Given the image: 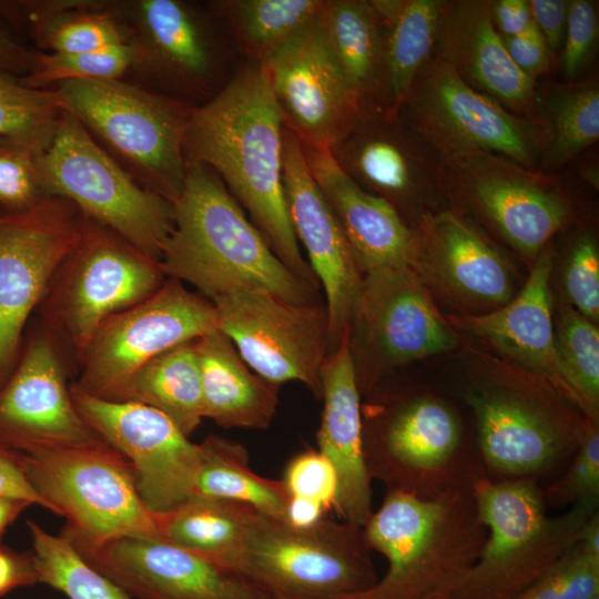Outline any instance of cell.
Here are the masks:
<instances>
[{
    "mask_svg": "<svg viewBox=\"0 0 599 599\" xmlns=\"http://www.w3.org/2000/svg\"><path fill=\"white\" fill-rule=\"evenodd\" d=\"M284 122L263 63H247L209 101L194 108L185 138L187 163L210 167L274 254L315 288L302 256L283 189Z\"/></svg>",
    "mask_w": 599,
    "mask_h": 599,
    "instance_id": "1",
    "label": "cell"
},
{
    "mask_svg": "<svg viewBox=\"0 0 599 599\" xmlns=\"http://www.w3.org/2000/svg\"><path fill=\"white\" fill-rule=\"evenodd\" d=\"M159 265L166 278L191 284L211 302L262 292L295 304L317 303L318 290L282 263L221 179L202 164L187 163Z\"/></svg>",
    "mask_w": 599,
    "mask_h": 599,
    "instance_id": "2",
    "label": "cell"
},
{
    "mask_svg": "<svg viewBox=\"0 0 599 599\" xmlns=\"http://www.w3.org/2000/svg\"><path fill=\"white\" fill-rule=\"evenodd\" d=\"M385 575L363 591L337 599H433L449 596L478 558L487 530L471 489L424 499L388 490L363 527Z\"/></svg>",
    "mask_w": 599,
    "mask_h": 599,
    "instance_id": "3",
    "label": "cell"
},
{
    "mask_svg": "<svg viewBox=\"0 0 599 599\" xmlns=\"http://www.w3.org/2000/svg\"><path fill=\"white\" fill-rule=\"evenodd\" d=\"M486 541L449 599H516L580 538L598 501H582L560 516H549L532 478L494 480L487 475L471 486Z\"/></svg>",
    "mask_w": 599,
    "mask_h": 599,
    "instance_id": "4",
    "label": "cell"
},
{
    "mask_svg": "<svg viewBox=\"0 0 599 599\" xmlns=\"http://www.w3.org/2000/svg\"><path fill=\"white\" fill-rule=\"evenodd\" d=\"M63 111L99 138L143 186L171 203L185 176L184 138L195 105L145 85L74 80L51 88Z\"/></svg>",
    "mask_w": 599,
    "mask_h": 599,
    "instance_id": "5",
    "label": "cell"
},
{
    "mask_svg": "<svg viewBox=\"0 0 599 599\" xmlns=\"http://www.w3.org/2000/svg\"><path fill=\"white\" fill-rule=\"evenodd\" d=\"M47 509L64 517L61 536L85 555L126 536L159 537L129 460L105 440L22 454Z\"/></svg>",
    "mask_w": 599,
    "mask_h": 599,
    "instance_id": "6",
    "label": "cell"
},
{
    "mask_svg": "<svg viewBox=\"0 0 599 599\" xmlns=\"http://www.w3.org/2000/svg\"><path fill=\"white\" fill-rule=\"evenodd\" d=\"M165 280L158 261L85 216L82 235L51 277L34 319L79 366L100 325L153 295Z\"/></svg>",
    "mask_w": 599,
    "mask_h": 599,
    "instance_id": "7",
    "label": "cell"
},
{
    "mask_svg": "<svg viewBox=\"0 0 599 599\" xmlns=\"http://www.w3.org/2000/svg\"><path fill=\"white\" fill-rule=\"evenodd\" d=\"M41 195L72 202L160 261L173 226V203L143 186L72 114L62 111L48 148L35 159Z\"/></svg>",
    "mask_w": 599,
    "mask_h": 599,
    "instance_id": "8",
    "label": "cell"
},
{
    "mask_svg": "<svg viewBox=\"0 0 599 599\" xmlns=\"http://www.w3.org/2000/svg\"><path fill=\"white\" fill-rule=\"evenodd\" d=\"M363 527L323 518L296 528L253 510L242 575L271 599H337L376 581Z\"/></svg>",
    "mask_w": 599,
    "mask_h": 599,
    "instance_id": "9",
    "label": "cell"
},
{
    "mask_svg": "<svg viewBox=\"0 0 599 599\" xmlns=\"http://www.w3.org/2000/svg\"><path fill=\"white\" fill-rule=\"evenodd\" d=\"M363 454L370 479L424 499L471 489L486 475L481 457L465 447L458 415L434 395L413 397L363 427Z\"/></svg>",
    "mask_w": 599,
    "mask_h": 599,
    "instance_id": "10",
    "label": "cell"
},
{
    "mask_svg": "<svg viewBox=\"0 0 599 599\" xmlns=\"http://www.w3.org/2000/svg\"><path fill=\"white\" fill-rule=\"evenodd\" d=\"M134 52L130 72L195 106L227 82L232 47L209 12L183 0L114 1Z\"/></svg>",
    "mask_w": 599,
    "mask_h": 599,
    "instance_id": "11",
    "label": "cell"
},
{
    "mask_svg": "<svg viewBox=\"0 0 599 599\" xmlns=\"http://www.w3.org/2000/svg\"><path fill=\"white\" fill-rule=\"evenodd\" d=\"M215 328L214 304L166 278L153 295L100 325L72 385L93 397L123 400L132 378L148 363Z\"/></svg>",
    "mask_w": 599,
    "mask_h": 599,
    "instance_id": "12",
    "label": "cell"
},
{
    "mask_svg": "<svg viewBox=\"0 0 599 599\" xmlns=\"http://www.w3.org/2000/svg\"><path fill=\"white\" fill-rule=\"evenodd\" d=\"M479 384L467 394L484 466L508 478L545 474L577 451L587 419L552 387ZM564 398V397H562Z\"/></svg>",
    "mask_w": 599,
    "mask_h": 599,
    "instance_id": "13",
    "label": "cell"
},
{
    "mask_svg": "<svg viewBox=\"0 0 599 599\" xmlns=\"http://www.w3.org/2000/svg\"><path fill=\"white\" fill-rule=\"evenodd\" d=\"M84 219L72 202L54 195L22 209L0 206V388L51 277L82 235Z\"/></svg>",
    "mask_w": 599,
    "mask_h": 599,
    "instance_id": "14",
    "label": "cell"
},
{
    "mask_svg": "<svg viewBox=\"0 0 599 599\" xmlns=\"http://www.w3.org/2000/svg\"><path fill=\"white\" fill-rule=\"evenodd\" d=\"M399 113L416 136L440 154L481 151L528 170L535 165L532 128L471 88L440 57L420 69Z\"/></svg>",
    "mask_w": 599,
    "mask_h": 599,
    "instance_id": "15",
    "label": "cell"
},
{
    "mask_svg": "<svg viewBox=\"0 0 599 599\" xmlns=\"http://www.w3.org/2000/svg\"><path fill=\"white\" fill-rule=\"evenodd\" d=\"M212 303L217 328L253 372L277 385L301 382L321 398L322 368L329 354L325 306L262 292L233 293Z\"/></svg>",
    "mask_w": 599,
    "mask_h": 599,
    "instance_id": "16",
    "label": "cell"
},
{
    "mask_svg": "<svg viewBox=\"0 0 599 599\" xmlns=\"http://www.w3.org/2000/svg\"><path fill=\"white\" fill-rule=\"evenodd\" d=\"M70 356L35 319L0 388V441L22 454L103 439L77 410L68 385Z\"/></svg>",
    "mask_w": 599,
    "mask_h": 599,
    "instance_id": "17",
    "label": "cell"
},
{
    "mask_svg": "<svg viewBox=\"0 0 599 599\" xmlns=\"http://www.w3.org/2000/svg\"><path fill=\"white\" fill-rule=\"evenodd\" d=\"M441 155V180L522 255L536 258L568 222V202L537 173L494 153Z\"/></svg>",
    "mask_w": 599,
    "mask_h": 599,
    "instance_id": "18",
    "label": "cell"
},
{
    "mask_svg": "<svg viewBox=\"0 0 599 599\" xmlns=\"http://www.w3.org/2000/svg\"><path fill=\"white\" fill-rule=\"evenodd\" d=\"M70 392L85 423L129 460L152 512H165L191 498L200 445L169 417L139 402L93 397L73 385Z\"/></svg>",
    "mask_w": 599,
    "mask_h": 599,
    "instance_id": "19",
    "label": "cell"
},
{
    "mask_svg": "<svg viewBox=\"0 0 599 599\" xmlns=\"http://www.w3.org/2000/svg\"><path fill=\"white\" fill-rule=\"evenodd\" d=\"M284 125L300 143L331 150L359 113L317 19L264 63Z\"/></svg>",
    "mask_w": 599,
    "mask_h": 599,
    "instance_id": "20",
    "label": "cell"
},
{
    "mask_svg": "<svg viewBox=\"0 0 599 599\" xmlns=\"http://www.w3.org/2000/svg\"><path fill=\"white\" fill-rule=\"evenodd\" d=\"M283 189L296 240L325 292L331 354L351 328L363 274L335 211L306 165L300 141L285 125Z\"/></svg>",
    "mask_w": 599,
    "mask_h": 599,
    "instance_id": "21",
    "label": "cell"
},
{
    "mask_svg": "<svg viewBox=\"0 0 599 599\" xmlns=\"http://www.w3.org/2000/svg\"><path fill=\"white\" fill-rule=\"evenodd\" d=\"M82 557L136 599H271L242 575L159 537L126 536Z\"/></svg>",
    "mask_w": 599,
    "mask_h": 599,
    "instance_id": "22",
    "label": "cell"
},
{
    "mask_svg": "<svg viewBox=\"0 0 599 599\" xmlns=\"http://www.w3.org/2000/svg\"><path fill=\"white\" fill-rule=\"evenodd\" d=\"M349 335L383 366L444 353L456 345V336L435 307L423 277L410 266L363 275Z\"/></svg>",
    "mask_w": 599,
    "mask_h": 599,
    "instance_id": "23",
    "label": "cell"
},
{
    "mask_svg": "<svg viewBox=\"0 0 599 599\" xmlns=\"http://www.w3.org/2000/svg\"><path fill=\"white\" fill-rule=\"evenodd\" d=\"M416 270L451 300L487 313L514 297L510 266L468 221L451 211L422 219ZM480 313V314H483Z\"/></svg>",
    "mask_w": 599,
    "mask_h": 599,
    "instance_id": "24",
    "label": "cell"
},
{
    "mask_svg": "<svg viewBox=\"0 0 599 599\" xmlns=\"http://www.w3.org/2000/svg\"><path fill=\"white\" fill-rule=\"evenodd\" d=\"M324 405L317 430L318 451L333 465L337 478L334 504L343 521L364 527L372 511L370 477L363 454V419L349 331L328 354L322 368Z\"/></svg>",
    "mask_w": 599,
    "mask_h": 599,
    "instance_id": "25",
    "label": "cell"
},
{
    "mask_svg": "<svg viewBox=\"0 0 599 599\" xmlns=\"http://www.w3.org/2000/svg\"><path fill=\"white\" fill-rule=\"evenodd\" d=\"M302 150L312 176L341 222L362 274L389 267L416 268L419 235L399 212L353 182L328 150L305 145Z\"/></svg>",
    "mask_w": 599,
    "mask_h": 599,
    "instance_id": "26",
    "label": "cell"
},
{
    "mask_svg": "<svg viewBox=\"0 0 599 599\" xmlns=\"http://www.w3.org/2000/svg\"><path fill=\"white\" fill-rule=\"evenodd\" d=\"M551 268L552 254L547 247L535 258L521 291L506 305L483 314L464 315L454 322L575 405L556 352L549 288Z\"/></svg>",
    "mask_w": 599,
    "mask_h": 599,
    "instance_id": "27",
    "label": "cell"
},
{
    "mask_svg": "<svg viewBox=\"0 0 599 599\" xmlns=\"http://www.w3.org/2000/svg\"><path fill=\"white\" fill-rule=\"evenodd\" d=\"M416 134L400 115L382 110L358 113L329 150L337 166L361 189L397 211L416 200L426 169Z\"/></svg>",
    "mask_w": 599,
    "mask_h": 599,
    "instance_id": "28",
    "label": "cell"
},
{
    "mask_svg": "<svg viewBox=\"0 0 599 599\" xmlns=\"http://www.w3.org/2000/svg\"><path fill=\"white\" fill-rule=\"evenodd\" d=\"M440 58L474 89L486 91L512 108H525L534 97V80L509 57L497 31L491 4L463 2L441 17Z\"/></svg>",
    "mask_w": 599,
    "mask_h": 599,
    "instance_id": "29",
    "label": "cell"
},
{
    "mask_svg": "<svg viewBox=\"0 0 599 599\" xmlns=\"http://www.w3.org/2000/svg\"><path fill=\"white\" fill-rule=\"evenodd\" d=\"M203 416L224 428L265 429L276 413L280 385L252 372L219 328L196 338Z\"/></svg>",
    "mask_w": 599,
    "mask_h": 599,
    "instance_id": "30",
    "label": "cell"
},
{
    "mask_svg": "<svg viewBox=\"0 0 599 599\" xmlns=\"http://www.w3.org/2000/svg\"><path fill=\"white\" fill-rule=\"evenodd\" d=\"M318 24L359 113L382 110L385 24L373 1L325 0Z\"/></svg>",
    "mask_w": 599,
    "mask_h": 599,
    "instance_id": "31",
    "label": "cell"
},
{
    "mask_svg": "<svg viewBox=\"0 0 599 599\" xmlns=\"http://www.w3.org/2000/svg\"><path fill=\"white\" fill-rule=\"evenodd\" d=\"M253 510L236 501L192 497L154 516L159 538L242 575Z\"/></svg>",
    "mask_w": 599,
    "mask_h": 599,
    "instance_id": "32",
    "label": "cell"
},
{
    "mask_svg": "<svg viewBox=\"0 0 599 599\" xmlns=\"http://www.w3.org/2000/svg\"><path fill=\"white\" fill-rule=\"evenodd\" d=\"M373 4L385 24L382 110L396 114L433 50L444 4L435 0H378Z\"/></svg>",
    "mask_w": 599,
    "mask_h": 599,
    "instance_id": "33",
    "label": "cell"
},
{
    "mask_svg": "<svg viewBox=\"0 0 599 599\" xmlns=\"http://www.w3.org/2000/svg\"><path fill=\"white\" fill-rule=\"evenodd\" d=\"M325 0H215L207 10L247 63H264L319 16Z\"/></svg>",
    "mask_w": 599,
    "mask_h": 599,
    "instance_id": "34",
    "label": "cell"
},
{
    "mask_svg": "<svg viewBox=\"0 0 599 599\" xmlns=\"http://www.w3.org/2000/svg\"><path fill=\"white\" fill-rule=\"evenodd\" d=\"M200 445V459L193 476L191 498L231 500L286 522L290 494L282 479L254 473L243 445L217 435L207 436Z\"/></svg>",
    "mask_w": 599,
    "mask_h": 599,
    "instance_id": "35",
    "label": "cell"
},
{
    "mask_svg": "<svg viewBox=\"0 0 599 599\" xmlns=\"http://www.w3.org/2000/svg\"><path fill=\"white\" fill-rule=\"evenodd\" d=\"M123 400L158 409L190 437L204 418L196 339L172 347L142 367Z\"/></svg>",
    "mask_w": 599,
    "mask_h": 599,
    "instance_id": "36",
    "label": "cell"
},
{
    "mask_svg": "<svg viewBox=\"0 0 599 599\" xmlns=\"http://www.w3.org/2000/svg\"><path fill=\"white\" fill-rule=\"evenodd\" d=\"M114 1L71 0L50 18L31 28L24 38L43 52H87L128 42L113 9Z\"/></svg>",
    "mask_w": 599,
    "mask_h": 599,
    "instance_id": "37",
    "label": "cell"
},
{
    "mask_svg": "<svg viewBox=\"0 0 599 599\" xmlns=\"http://www.w3.org/2000/svg\"><path fill=\"white\" fill-rule=\"evenodd\" d=\"M27 526L40 583L68 599H131L116 583L91 566L61 535H53L33 520Z\"/></svg>",
    "mask_w": 599,
    "mask_h": 599,
    "instance_id": "38",
    "label": "cell"
},
{
    "mask_svg": "<svg viewBox=\"0 0 599 599\" xmlns=\"http://www.w3.org/2000/svg\"><path fill=\"white\" fill-rule=\"evenodd\" d=\"M562 376L586 419L598 422L599 329L571 305L562 306L555 332Z\"/></svg>",
    "mask_w": 599,
    "mask_h": 599,
    "instance_id": "39",
    "label": "cell"
},
{
    "mask_svg": "<svg viewBox=\"0 0 599 599\" xmlns=\"http://www.w3.org/2000/svg\"><path fill=\"white\" fill-rule=\"evenodd\" d=\"M63 110L52 89H34L0 71V139L43 152Z\"/></svg>",
    "mask_w": 599,
    "mask_h": 599,
    "instance_id": "40",
    "label": "cell"
},
{
    "mask_svg": "<svg viewBox=\"0 0 599 599\" xmlns=\"http://www.w3.org/2000/svg\"><path fill=\"white\" fill-rule=\"evenodd\" d=\"M133 59L134 52L128 42L77 53L35 49L30 72L20 79L34 89H51L74 80L122 79L130 72Z\"/></svg>",
    "mask_w": 599,
    "mask_h": 599,
    "instance_id": "41",
    "label": "cell"
},
{
    "mask_svg": "<svg viewBox=\"0 0 599 599\" xmlns=\"http://www.w3.org/2000/svg\"><path fill=\"white\" fill-rule=\"evenodd\" d=\"M599 92L580 87L561 93L551 109L550 139L546 159L560 165L598 141Z\"/></svg>",
    "mask_w": 599,
    "mask_h": 599,
    "instance_id": "42",
    "label": "cell"
},
{
    "mask_svg": "<svg viewBox=\"0 0 599 599\" xmlns=\"http://www.w3.org/2000/svg\"><path fill=\"white\" fill-rule=\"evenodd\" d=\"M546 505L562 507L599 500V426L587 419L573 461L562 477L541 490Z\"/></svg>",
    "mask_w": 599,
    "mask_h": 599,
    "instance_id": "43",
    "label": "cell"
},
{
    "mask_svg": "<svg viewBox=\"0 0 599 599\" xmlns=\"http://www.w3.org/2000/svg\"><path fill=\"white\" fill-rule=\"evenodd\" d=\"M564 284L572 307L591 322H597L599 252L592 236L583 235L573 244L566 264Z\"/></svg>",
    "mask_w": 599,
    "mask_h": 599,
    "instance_id": "44",
    "label": "cell"
},
{
    "mask_svg": "<svg viewBox=\"0 0 599 599\" xmlns=\"http://www.w3.org/2000/svg\"><path fill=\"white\" fill-rule=\"evenodd\" d=\"M37 153L8 139H0V206L22 209L41 195L35 171Z\"/></svg>",
    "mask_w": 599,
    "mask_h": 599,
    "instance_id": "45",
    "label": "cell"
},
{
    "mask_svg": "<svg viewBox=\"0 0 599 599\" xmlns=\"http://www.w3.org/2000/svg\"><path fill=\"white\" fill-rule=\"evenodd\" d=\"M290 497L308 499L326 511L334 507L337 478L331 461L318 450L307 449L287 464L282 479Z\"/></svg>",
    "mask_w": 599,
    "mask_h": 599,
    "instance_id": "46",
    "label": "cell"
},
{
    "mask_svg": "<svg viewBox=\"0 0 599 599\" xmlns=\"http://www.w3.org/2000/svg\"><path fill=\"white\" fill-rule=\"evenodd\" d=\"M598 35V14L590 1L569 2L561 69L566 79H573L589 59Z\"/></svg>",
    "mask_w": 599,
    "mask_h": 599,
    "instance_id": "47",
    "label": "cell"
},
{
    "mask_svg": "<svg viewBox=\"0 0 599 599\" xmlns=\"http://www.w3.org/2000/svg\"><path fill=\"white\" fill-rule=\"evenodd\" d=\"M502 40L514 63L532 80L548 68L550 49L535 23L522 33Z\"/></svg>",
    "mask_w": 599,
    "mask_h": 599,
    "instance_id": "48",
    "label": "cell"
},
{
    "mask_svg": "<svg viewBox=\"0 0 599 599\" xmlns=\"http://www.w3.org/2000/svg\"><path fill=\"white\" fill-rule=\"evenodd\" d=\"M0 497L26 500L47 509L42 498L30 485L24 469L22 453L0 441Z\"/></svg>",
    "mask_w": 599,
    "mask_h": 599,
    "instance_id": "49",
    "label": "cell"
},
{
    "mask_svg": "<svg viewBox=\"0 0 599 599\" xmlns=\"http://www.w3.org/2000/svg\"><path fill=\"white\" fill-rule=\"evenodd\" d=\"M40 583L33 552L17 551L3 544L0 546V597L10 591Z\"/></svg>",
    "mask_w": 599,
    "mask_h": 599,
    "instance_id": "50",
    "label": "cell"
},
{
    "mask_svg": "<svg viewBox=\"0 0 599 599\" xmlns=\"http://www.w3.org/2000/svg\"><path fill=\"white\" fill-rule=\"evenodd\" d=\"M532 20L544 35L549 49L562 42L569 2L562 0H531L528 2Z\"/></svg>",
    "mask_w": 599,
    "mask_h": 599,
    "instance_id": "51",
    "label": "cell"
},
{
    "mask_svg": "<svg viewBox=\"0 0 599 599\" xmlns=\"http://www.w3.org/2000/svg\"><path fill=\"white\" fill-rule=\"evenodd\" d=\"M34 53L35 49L28 47L0 18V71L17 78L26 77Z\"/></svg>",
    "mask_w": 599,
    "mask_h": 599,
    "instance_id": "52",
    "label": "cell"
},
{
    "mask_svg": "<svg viewBox=\"0 0 599 599\" xmlns=\"http://www.w3.org/2000/svg\"><path fill=\"white\" fill-rule=\"evenodd\" d=\"M491 16L496 29L502 38L522 33L535 22L529 3L524 0H500L491 4Z\"/></svg>",
    "mask_w": 599,
    "mask_h": 599,
    "instance_id": "53",
    "label": "cell"
},
{
    "mask_svg": "<svg viewBox=\"0 0 599 599\" xmlns=\"http://www.w3.org/2000/svg\"><path fill=\"white\" fill-rule=\"evenodd\" d=\"M324 512L326 510L315 501L290 497L286 510V524L296 528H307L322 520Z\"/></svg>",
    "mask_w": 599,
    "mask_h": 599,
    "instance_id": "54",
    "label": "cell"
},
{
    "mask_svg": "<svg viewBox=\"0 0 599 599\" xmlns=\"http://www.w3.org/2000/svg\"><path fill=\"white\" fill-rule=\"evenodd\" d=\"M30 506V502L22 499L0 497V546L8 527Z\"/></svg>",
    "mask_w": 599,
    "mask_h": 599,
    "instance_id": "55",
    "label": "cell"
},
{
    "mask_svg": "<svg viewBox=\"0 0 599 599\" xmlns=\"http://www.w3.org/2000/svg\"><path fill=\"white\" fill-rule=\"evenodd\" d=\"M586 549L599 554V512L596 510L582 527L578 541Z\"/></svg>",
    "mask_w": 599,
    "mask_h": 599,
    "instance_id": "56",
    "label": "cell"
},
{
    "mask_svg": "<svg viewBox=\"0 0 599 599\" xmlns=\"http://www.w3.org/2000/svg\"><path fill=\"white\" fill-rule=\"evenodd\" d=\"M433 599H449V596H439V597H435Z\"/></svg>",
    "mask_w": 599,
    "mask_h": 599,
    "instance_id": "57",
    "label": "cell"
},
{
    "mask_svg": "<svg viewBox=\"0 0 599 599\" xmlns=\"http://www.w3.org/2000/svg\"><path fill=\"white\" fill-rule=\"evenodd\" d=\"M592 599H599V596H597V597H595V598H592Z\"/></svg>",
    "mask_w": 599,
    "mask_h": 599,
    "instance_id": "58",
    "label": "cell"
}]
</instances>
